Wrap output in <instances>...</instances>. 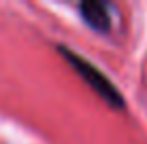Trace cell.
<instances>
[{
  "mask_svg": "<svg viewBox=\"0 0 147 144\" xmlns=\"http://www.w3.org/2000/svg\"><path fill=\"white\" fill-rule=\"evenodd\" d=\"M58 51H60V55L73 66V70L77 72L79 76L83 78V81L88 83V85L92 87L111 108H124V96L117 91V87L109 81V76L102 70H98L94 64H90L88 59L81 57L79 53L70 51L68 47H58Z\"/></svg>",
  "mask_w": 147,
  "mask_h": 144,
  "instance_id": "obj_1",
  "label": "cell"
},
{
  "mask_svg": "<svg viewBox=\"0 0 147 144\" xmlns=\"http://www.w3.org/2000/svg\"><path fill=\"white\" fill-rule=\"evenodd\" d=\"M79 15L94 32H100V34H107L111 26H113V7L107 2H98V0H85V2L79 4Z\"/></svg>",
  "mask_w": 147,
  "mask_h": 144,
  "instance_id": "obj_2",
  "label": "cell"
}]
</instances>
